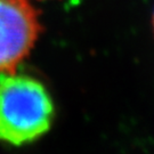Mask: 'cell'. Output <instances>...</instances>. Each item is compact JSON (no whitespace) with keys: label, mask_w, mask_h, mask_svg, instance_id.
<instances>
[{"label":"cell","mask_w":154,"mask_h":154,"mask_svg":"<svg viewBox=\"0 0 154 154\" xmlns=\"http://www.w3.org/2000/svg\"><path fill=\"white\" fill-rule=\"evenodd\" d=\"M153 24H154V16H153Z\"/></svg>","instance_id":"cell-3"},{"label":"cell","mask_w":154,"mask_h":154,"mask_svg":"<svg viewBox=\"0 0 154 154\" xmlns=\"http://www.w3.org/2000/svg\"><path fill=\"white\" fill-rule=\"evenodd\" d=\"M41 32L30 0H0V74H13Z\"/></svg>","instance_id":"cell-2"},{"label":"cell","mask_w":154,"mask_h":154,"mask_svg":"<svg viewBox=\"0 0 154 154\" xmlns=\"http://www.w3.org/2000/svg\"><path fill=\"white\" fill-rule=\"evenodd\" d=\"M54 114V103L40 81L0 74V140L11 145L34 142L49 130Z\"/></svg>","instance_id":"cell-1"}]
</instances>
